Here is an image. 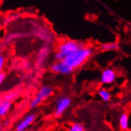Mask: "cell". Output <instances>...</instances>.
Here are the masks:
<instances>
[{
    "mask_svg": "<svg viewBox=\"0 0 131 131\" xmlns=\"http://www.w3.org/2000/svg\"><path fill=\"white\" fill-rule=\"evenodd\" d=\"M94 52L95 50L91 46L85 44L82 47L69 53L64 60L72 69L75 70L85 64L93 55Z\"/></svg>",
    "mask_w": 131,
    "mask_h": 131,
    "instance_id": "6da1fadb",
    "label": "cell"
},
{
    "mask_svg": "<svg viewBox=\"0 0 131 131\" xmlns=\"http://www.w3.org/2000/svg\"><path fill=\"white\" fill-rule=\"evenodd\" d=\"M54 94V90L49 85L42 86L38 91L36 93L35 96L31 99L29 103V108L35 109L39 106L44 101L47 100L49 98L53 95Z\"/></svg>",
    "mask_w": 131,
    "mask_h": 131,
    "instance_id": "7a4b0ae2",
    "label": "cell"
},
{
    "mask_svg": "<svg viewBox=\"0 0 131 131\" xmlns=\"http://www.w3.org/2000/svg\"><path fill=\"white\" fill-rule=\"evenodd\" d=\"M51 55H52L51 45L44 44L41 47L38 49L37 52L36 60H35L36 67L41 69L44 68L45 65L47 64Z\"/></svg>",
    "mask_w": 131,
    "mask_h": 131,
    "instance_id": "3957f363",
    "label": "cell"
},
{
    "mask_svg": "<svg viewBox=\"0 0 131 131\" xmlns=\"http://www.w3.org/2000/svg\"><path fill=\"white\" fill-rule=\"evenodd\" d=\"M84 45H85V43L80 41L67 39V40H64L63 41H61L57 45V51L62 52L66 57V56L68 55L69 53H71L73 51L76 50L77 49L82 47Z\"/></svg>",
    "mask_w": 131,
    "mask_h": 131,
    "instance_id": "277c9868",
    "label": "cell"
},
{
    "mask_svg": "<svg viewBox=\"0 0 131 131\" xmlns=\"http://www.w3.org/2000/svg\"><path fill=\"white\" fill-rule=\"evenodd\" d=\"M72 105V99L65 95H60L57 98L56 104H55V109H54V116L59 118L68 111V109Z\"/></svg>",
    "mask_w": 131,
    "mask_h": 131,
    "instance_id": "5b68a950",
    "label": "cell"
},
{
    "mask_svg": "<svg viewBox=\"0 0 131 131\" xmlns=\"http://www.w3.org/2000/svg\"><path fill=\"white\" fill-rule=\"evenodd\" d=\"M50 70L53 73L64 75H71L75 71L64 60H55L54 62L51 64Z\"/></svg>",
    "mask_w": 131,
    "mask_h": 131,
    "instance_id": "8992f818",
    "label": "cell"
},
{
    "mask_svg": "<svg viewBox=\"0 0 131 131\" xmlns=\"http://www.w3.org/2000/svg\"><path fill=\"white\" fill-rule=\"evenodd\" d=\"M34 36L37 37L39 40L44 41L45 44L51 45L55 40L54 34L52 32V30L46 27H37L34 30Z\"/></svg>",
    "mask_w": 131,
    "mask_h": 131,
    "instance_id": "52a82bcc",
    "label": "cell"
},
{
    "mask_svg": "<svg viewBox=\"0 0 131 131\" xmlns=\"http://www.w3.org/2000/svg\"><path fill=\"white\" fill-rule=\"evenodd\" d=\"M37 115L34 113H29L26 114L15 126V130L16 131H25L30 126H31L34 121L36 120Z\"/></svg>",
    "mask_w": 131,
    "mask_h": 131,
    "instance_id": "ba28073f",
    "label": "cell"
},
{
    "mask_svg": "<svg viewBox=\"0 0 131 131\" xmlns=\"http://www.w3.org/2000/svg\"><path fill=\"white\" fill-rule=\"evenodd\" d=\"M117 79L116 72L111 68H107L101 72L99 81L104 85H111L114 83Z\"/></svg>",
    "mask_w": 131,
    "mask_h": 131,
    "instance_id": "9c48e42d",
    "label": "cell"
},
{
    "mask_svg": "<svg viewBox=\"0 0 131 131\" xmlns=\"http://www.w3.org/2000/svg\"><path fill=\"white\" fill-rule=\"evenodd\" d=\"M12 103L4 99L3 97L0 98V118L6 116L12 108Z\"/></svg>",
    "mask_w": 131,
    "mask_h": 131,
    "instance_id": "30bf717a",
    "label": "cell"
},
{
    "mask_svg": "<svg viewBox=\"0 0 131 131\" xmlns=\"http://www.w3.org/2000/svg\"><path fill=\"white\" fill-rule=\"evenodd\" d=\"M118 126L121 130H129V117L127 113H122L118 118Z\"/></svg>",
    "mask_w": 131,
    "mask_h": 131,
    "instance_id": "8fae6325",
    "label": "cell"
},
{
    "mask_svg": "<svg viewBox=\"0 0 131 131\" xmlns=\"http://www.w3.org/2000/svg\"><path fill=\"white\" fill-rule=\"evenodd\" d=\"M120 48V45L117 41H112V42H107L100 45V49L103 51H116L118 50Z\"/></svg>",
    "mask_w": 131,
    "mask_h": 131,
    "instance_id": "7c38bea8",
    "label": "cell"
},
{
    "mask_svg": "<svg viewBox=\"0 0 131 131\" xmlns=\"http://www.w3.org/2000/svg\"><path fill=\"white\" fill-rule=\"evenodd\" d=\"M26 36H28V34H22V33H20V32H13V33L8 34L6 36L3 41H4L5 44H9V43H11L13 41L18 39V38L25 37Z\"/></svg>",
    "mask_w": 131,
    "mask_h": 131,
    "instance_id": "4fadbf2b",
    "label": "cell"
},
{
    "mask_svg": "<svg viewBox=\"0 0 131 131\" xmlns=\"http://www.w3.org/2000/svg\"><path fill=\"white\" fill-rule=\"evenodd\" d=\"M98 95L99 98L101 99L103 102H109L111 99V91L106 88H101L98 91Z\"/></svg>",
    "mask_w": 131,
    "mask_h": 131,
    "instance_id": "5bb4252c",
    "label": "cell"
},
{
    "mask_svg": "<svg viewBox=\"0 0 131 131\" xmlns=\"http://www.w3.org/2000/svg\"><path fill=\"white\" fill-rule=\"evenodd\" d=\"M19 92L16 90H13V91H10L7 93H6L3 98L7 101H10L11 103H13L14 100H16L18 97H19Z\"/></svg>",
    "mask_w": 131,
    "mask_h": 131,
    "instance_id": "9a60e30c",
    "label": "cell"
},
{
    "mask_svg": "<svg viewBox=\"0 0 131 131\" xmlns=\"http://www.w3.org/2000/svg\"><path fill=\"white\" fill-rule=\"evenodd\" d=\"M21 18V14H18V13H14L10 15H9L8 17L6 18V19L4 20L3 23H4V25L6 26V25H9L10 24V23L15 21H18L19 20V18Z\"/></svg>",
    "mask_w": 131,
    "mask_h": 131,
    "instance_id": "2e32d148",
    "label": "cell"
},
{
    "mask_svg": "<svg viewBox=\"0 0 131 131\" xmlns=\"http://www.w3.org/2000/svg\"><path fill=\"white\" fill-rule=\"evenodd\" d=\"M85 127L80 122H74L69 127V131H84Z\"/></svg>",
    "mask_w": 131,
    "mask_h": 131,
    "instance_id": "e0dca14e",
    "label": "cell"
},
{
    "mask_svg": "<svg viewBox=\"0 0 131 131\" xmlns=\"http://www.w3.org/2000/svg\"><path fill=\"white\" fill-rule=\"evenodd\" d=\"M6 65V57L3 54H0V73L3 72Z\"/></svg>",
    "mask_w": 131,
    "mask_h": 131,
    "instance_id": "ac0fdd59",
    "label": "cell"
},
{
    "mask_svg": "<svg viewBox=\"0 0 131 131\" xmlns=\"http://www.w3.org/2000/svg\"><path fill=\"white\" fill-rule=\"evenodd\" d=\"M6 73L3 72L2 73H0V87H1V85L3 84V83L4 82V80H6Z\"/></svg>",
    "mask_w": 131,
    "mask_h": 131,
    "instance_id": "d6986e66",
    "label": "cell"
},
{
    "mask_svg": "<svg viewBox=\"0 0 131 131\" xmlns=\"http://www.w3.org/2000/svg\"><path fill=\"white\" fill-rule=\"evenodd\" d=\"M3 128H4V126H3V124H1V123H0V131L3 130Z\"/></svg>",
    "mask_w": 131,
    "mask_h": 131,
    "instance_id": "ffe728a7",
    "label": "cell"
}]
</instances>
